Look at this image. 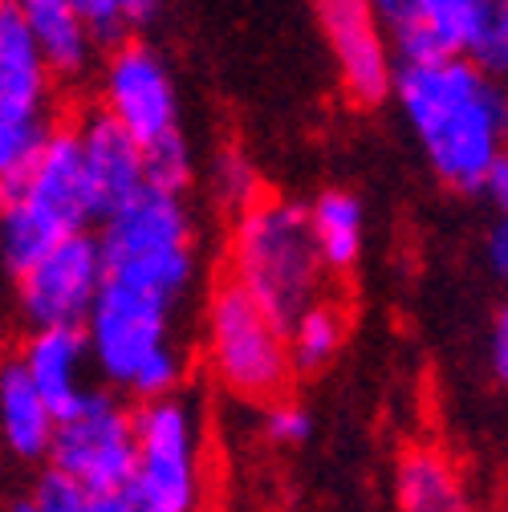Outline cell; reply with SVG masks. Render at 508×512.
Returning a JSON list of instances; mask_svg holds the SVG:
<instances>
[{"instance_id": "7402d4cb", "label": "cell", "mask_w": 508, "mask_h": 512, "mask_svg": "<svg viewBox=\"0 0 508 512\" xmlns=\"http://www.w3.org/2000/svg\"><path fill=\"white\" fill-rule=\"evenodd\" d=\"M70 5L86 21L94 45H122L126 29L151 21L163 0H70Z\"/></svg>"}, {"instance_id": "cb8c5ba5", "label": "cell", "mask_w": 508, "mask_h": 512, "mask_svg": "<svg viewBox=\"0 0 508 512\" xmlns=\"http://www.w3.org/2000/svg\"><path fill=\"white\" fill-rule=\"evenodd\" d=\"M192 147L187 139L175 131L151 147H143V175H147V187L155 191H171V196H183V187L192 183Z\"/></svg>"}, {"instance_id": "7a4b0ae2", "label": "cell", "mask_w": 508, "mask_h": 512, "mask_svg": "<svg viewBox=\"0 0 508 512\" xmlns=\"http://www.w3.org/2000/svg\"><path fill=\"white\" fill-rule=\"evenodd\" d=\"M228 281L240 285L281 330L326 301V265L317 256L309 216L293 200L257 196L236 212L228 244Z\"/></svg>"}, {"instance_id": "d6986e66", "label": "cell", "mask_w": 508, "mask_h": 512, "mask_svg": "<svg viewBox=\"0 0 508 512\" xmlns=\"http://www.w3.org/2000/svg\"><path fill=\"white\" fill-rule=\"evenodd\" d=\"M309 216V232L317 244V256H322L326 273H350L362 256V240H366V212L362 200L350 196V191H322L313 200Z\"/></svg>"}, {"instance_id": "ffe728a7", "label": "cell", "mask_w": 508, "mask_h": 512, "mask_svg": "<svg viewBox=\"0 0 508 512\" xmlns=\"http://www.w3.org/2000/svg\"><path fill=\"white\" fill-rule=\"evenodd\" d=\"M289 342V362L293 374H313V370H326L342 342H346V317L334 301H317L313 309H305L297 322L285 330Z\"/></svg>"}, {"instance_id": "3957f363", "label": "cell", "mask_w": 508, "mask_h": 512, "mask_svg": "<svg viewBox=\"0 0 508 512\" xmlns=\"http://www.w3.org/2000/svg\"><path fill=\"white\" fill-rule=\"evenodd\" d=\"M94 220L78 126H49L25 175L0 183V265L21 277L33 261Z\"/></svg>"}, {"instance_id": "30bf717a", "label": "cell", "mask_w": 508, "mask_h": 512, "mask_svg": "<svg viewBox=\"0 0 508 512\" xmlns=\"http://www.w3.org/2000/svg\"><path fill=\"white\" fill-rule=\"evenodd\" d=\"M102 114L139 147L179 131V98L167 66L143 41H122L102 66Z\"/></svg>"}, {"instance_id": "5bb4252c", "label": "cell", "mask_w": 508, "mask_h": 512, "mask_svg": "<svg viewBox=\"0 0 508 512\" xmlns=\"http://www.w3.org/2000/svg\"><path fill=\"white\" fill-rule=\"evenodd\" d=\"M17 362L25 366L37 395L57 415H66L90 391L86 387L90 350H86V334L82 330H33L25 338Z\"/></svg>"}, {"instance_id": "2e32d148", "label": "cell", "mask_w": 508, "mask_h": 512, "mask_svg": "<svg viewBox=\"0 0 508 512\" xmlns=\"http://www.w3.org/2000/svg\"><path fill=\"white\" fill-rule=\"evenodd\" d=\"M53 74L9 0H0V110L45 118Z\"/></svg>"}, {"instance_id": "f546056e", "label": "cell", "mask_w": 508, "mask_h": 512, "mask_svg": "<svg viewBox=\"0 0 508 512\" xmlns=\"http://www.w3.org/2000/svg\"><path fill=\"white\" fill-rule=\"evenodd\" d=\"M484 191L492 196V204H496L500 220H508V155H500V159H496V167H492V171H488V179H484Z\"/></svg>"}, {"instance_id": "7c38bea8", "label": "cell", "mask_w": 508, "mask_h": 512, "mask_svg": "<svg viewBox=\"0 0 508 512\" xmlns=\"http://www.w3.org/2000/svg\"><path fill=\"white\" fill-rule=\"evenodd\" d=\"M370 5L399 53V66L464 57L468 0H370Z\"/></svg>"}, {"instance_id": "277c9868", "label": "cell", "mask_w": 508, "mask_h": 512, "mask_svg": "<svg viewBox=\"0 0 508 512\" xmlns=\"http://www.w3.org/2000/svg\"><path fill=\"white\" fill-rule=\"evenodd\" d=\"M175 305L106 281L90 317H86V350L90 366L102 374L106 387L135 395L139 403L171 399L183 382V354L171 342Z\"/></svg>"}, {"instance_id": "6da1fadb", "label": "cell", "mask_w": 508, "mask_h": 512, "mask_svg": "<svg viewBox=\"0 0 508 512\" xmlns=\"http://www.w3.org/2000/svg\"><path fill=\"white\" fill-rule=\"evenodd\" d=\"M391 94L399 98L431 171L448 187L480 191L496 159L508 155V90L468 57L395 66Z\"/></svg>"}, {"instance_id": "603a6c76", "label": "cell", "mask_w": 508, "mask_h": 512, "mask_svg": "<svg viewBox=\"0 0 508 512\" xmlns=\"http://www.w3.org/2000/svg\"><path fill=\"white\" fill-rule=\"evenodd\" d=\"M45 135H49L45 118H29V114L0 110V183L25 175V167L37 159Z\"/></svg>"}, {"instance_id": "e0dca14e", "label": "cell", "mask_w": 508, "mask_h": 512, "mask_svg": "<svg viewBox=\"0 0 508 512\" xmlns=\"http://www.w3.org/2000/svg\"><path fill=\"white\" fill-rule=\"evenodd\" d=\"M395 508L399 512H476V500L460 468L431 443L407 447L395 464Z\"/></svg>"}, {"instance_id": "4fadbf2b", "label": "cell", "mask_w": 508, "mask_h": 512, "mask_svg": "<svg viewBox=\"0 0 508 512\" xmlns=\"http://www.w3.org/2000/svg\"><path fill=\"white\" fill-rule=\"evenodd\" d=\"M78 143H82V167H86L94 220H106L114 208L135 200L147 187L143 147L126 135L122 126H114L102 110H94L78 122Z\"/></svg>"}, {"instance_id": "ac0fdd59", "label": "cell", "mask_w": 508, "mask_h": 512, "mask_svg": "<svg viewBox=\"0 0 508 512\" xmlns=\"http://www.w3.org/2000/svg\"><path fill=\"white\" fill-rule=\"evenodd\" d=\"M37 41L53 78H82L94 61V37L70 0H9Z\"/></svg>"}, {"instance_id": "ba28073f", "label": "cell", "mask_w": 508, "mask_h": 512, "mask_svg": "<svg viewBox=\"0 0 508 512\" xmlns=\"http://www.w3.org/2000/svg\"><path fill=\"white\" fill-rule=\"evenodd\" d=\"M49 468L86 496L122 492L135 472V411L110 391H86L66 415H57Z\"/></svg>"}, {"instance_id": "484cf974", "label": "cell", "mask_w": 508, "mask_h": 512, "mask_svg": "<svg viewBox=\"0 0 508 512\" xmlns=\"http://www.w3.org/2000/svg\"><path fill=\"white\" fill-rule=\"evenodd\" d=\"M261 431H265V439L277 443V447H301V443L309 439V431H313V419H309V411H305L301 403L277 399V403L265 407Z\"/></svg>"}, {"instance_id": "8992f818", "label": "cell", "mask_w": 508, "mask_h": 512, "mask_svg": "<svg viewBox=\"0 0 508 512\" xmlns=\"http://www.w3.org/2000/svg\"><path fill=\"white\" fill-rule=\"evenodd\" d=\"M204 354L220 387L248 403H277L293 378L285 330L228 277L208 293Z\"/></svg>"}, {"instance_id": "9c48e42d", "label": "cell", "mask_w": 508, "mask_h": 512, "mask_svg": "<svg viewBox=\"0 0 508 512\" xmlns=\"http://www.w3.org/2000/svg\"><path fill=\"white\" fill-rule=\"evenodd\" d=\"M106 285L102 252L90 232L66 236L17 277V309L29 330H82Z\"/></svg>"}, {"instance_id": "8fae6325", "label": "cell", "mask_w": 508, "mask_h": 512, "mask_svg": "<svg viewBox=\"0 0 508 512\" xmlns=\"http://www.w3.org/2000/svg\"><path fill=\"white\" fill-rule=\"evenodd\" d=\"M313 9L346 94L358 106H378L395 86V57L374 5L370 0H313Z\"/></svg>"}, {"instance_id": "f1b7e54d", "label": "cell", "mask_w": 508, "mask_h": 512, "mask_svg": "<svg viewBox=\"0 0 508 512\" xmlns=\"http://www.w3.org/2000/svg\"><path fill=\"white\" fill-rule=\"evenodd\" d=\"M484 256H488V269L508 281V220H496L488 228V240H484Z\"/></svg>"}, {"instance_id": "9a60e30c", "label": "cell", "mask_w": 508, "mask_h": 512, "mask_svg": "<svg viewBox=\"0 0 508 512\" xmlns=\"http://www.w3.org/2000/svg\"><path fill=\"white\" fill-rule=\"evenodd\" d=\"M57 431V411L37 395L25 366L17 358L0 362V447L17 464L49 460Z\"/></svg>"}, {"instance_id": "52a82bcc", "label": "cell", "mask_w": 508, "mask_h": 512, "mask_svg": "<svg viewBox=\"0 0 508 512\" xmlns=\"http://www.w3.org/2000/svg\"><path fill=\"white\" fill-rule=\"evenodd\" d=\"M126 492L147 512H200V415L183 395L135 407V472Z\"/></svg>"}, {"instance_id": "d4e9b609", "label": "cell", "mask_w": 508, "mask_h": 512, "mask_svg": "<svg viewBox=\"0 0 508 512\" xmlns=\"http://www.w3.org/2000/svg\"><path fill=\"white\" fill-rule=\"evenodd\" d=\"M212 191L232 204V208H248L252 200H257V175H252L248 159L240 151H224L212 167Z\"/></svg>"}, {"instance_id": "5b68a950", "label": "cell", "mask_w": 508, "mask_h": 512, "mask_svg": "<svg viewBox=\"0 0 508 512\" xmlns=\"http://www.w3.org/2000/svg\"><path fill=\"white\" fill-rule=\"evenodd\" d=\"M102 232L98 252L106 281L151 293L167 305H179L196 281V244H192V212L183 196L143 187L135 200L98 220Z\"/></svg>"}, {"instance_id": "4dcf8cb0", "label": "cell", "mask_w": 508, "mask_h": 512, "mask_svg": "<svg viewBox=\"0 0 508 512\" xmlns=\"http://www.w3.org/2000/svg\"><path fill=\"white\" fill-rule=\"evenodd\" d=\"M90 512H147L131 492H110V496H90Z\"/></svg>"}, {"instance_id": "4316f807", "label": "cell", "mask_w": 508, "mask_h": 512, "mask_svg": "<svg viewBox=\"0 0 508 512\" xmlns=\"http://www.w3.org/2000/svg\"><path fill=\"white\" fill-rule=\"evenodd\" d=\"M29 496L37 500L41 512H90V496H86L74 480L57 476L53 468H45V472L37 476V484H33Z\"/></svg>"}, {"instance_id": "1f68e13d", "label": "cell", "mask_w": 508, "mask_h": 512, "mask_svg": "<svg viewBox=\"0 0 508 512\" xmlns=\"http://www.w3.org/2000/svg\"><path fill=\"white\" fill-rule=\"evenodd\" d=\"M9 512H41V508H37V500H33V496H17V500L9 504Z\"/></svg>"}, {"instance_id": "83f0119b", "label": "cell", "mask_w": 508, "mask_h": 512, "mask_svg": "<svg viewBox=\"0 0 508 512\" xmlns=\"http://www.w3.org/2000/svg\"><path fill=\"white\" fill-rule=\"evenodd\" d=\"M492 374L500 378V387H508V301L492 317Z\"/></svg>"}, {"instance_id": "44dd1931", "label": "cell", "mask_w": 508, "mask_h": 512, "mask_svg": "<svg viewBox=\"0 0 508 512\" xmlns=\"http://www.w3.org/2000/svg\"><path fill=\"white\" fill-rule=\"evenodd\" d=\"M464 57L488 78H508V0H468Z\"/></svg>"}]
</instances>
